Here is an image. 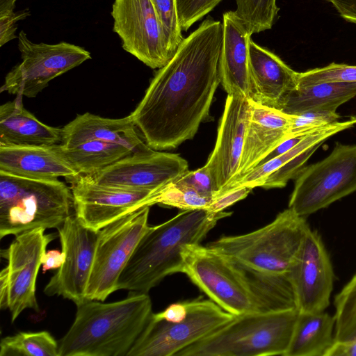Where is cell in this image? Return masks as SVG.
<instances>
[{
    "instance_id": "obj_1",
    "label": "cell",
    "mask_w": 356,
    "mask_h": 356,
    "mask_svg": "<svg viewBox=\"0 0 356 356\" xmlns=\"http://www.w3.org/2000/svg\"><path fill=\"white\" fill-rule=\"evenodd\" d=\"M222 23L207 18L152 79L130 116L154 150L173 149L193 138L209 118L220 83Z\"/></svg>"
},
{
    "instance_id": "obj_2",
    "label": "cell",
    "mask_w": 356,
    "mask_h": 356,
    "mask_svg": "<svg viewBox=\"0 0 356 356\" xmlns=\"http://www.w3.org/2000/svg\"><path fill=\"white\" fill-rule=\"evenodd\" d=\"M181 254L182 273L234 316L296 309L287 275L255 272L200 243L184 245Z\"/></svg>"
},
{
    "instance_id": "obj_3",
    "label": "cell",
    "mask_w": 356,
    "mask_h": 356,
    "mask_svg": "<svg viewBox=\"0 0 356 356\" xmlns=\"http://www.w3.org/2000/svg\"><path fill=\"white\" fill-rule=\"evenodd\" d=\"M231 214L186 210L160 225L149 226L122 272L118 290L148 293L166 276L182 273L184 246L200 244L218 220Z\"/></svg>"
},
{
    "instance_id": "obj_4",
    "label": "cell",
    "mask_w": 356,
    "mask_h": 356,
    "mask_svg": "<svg viewBox=\"0 0 356 356\" xmlns=\"http://www.w3.org/2000/svg\"><path fill=\"white\" fill-rule=\"evenodd\" d=\"M86 300L76 305L75 319L58 341L59 356H127L152 314L148 293L104 303Z\"/></svg>"
},
{
    "instance_id": "obj_5",
    "label": "cell",
    "mask_w": 356,
    "mask_h": 356,
    "mask_svg": "<svg viewBox=\"0 0 356 356\" xmlns=\"http://www.w3.org/2000/svg\"><path fill=\"white\" fill-rule=\"evenodd\" d=\"M298 316L297 309L235 316L176 356H284Z\"/></svg>"
},
{
    "instance_id": "obj_6",
    "label": "cell",
    "mask_w": 356,
    "mask_h": 356,
    "mask_svg": "<svg viewBox=\"0 0 356 356\" xmlns=\"http://www.w3.org/2000/svg\"><path fill=\"white\" fill-rule=\"evenodd\" d=\"M74 207L71 188L58 179L0 171V238L37 228H58Z\"/></svg>"
},
{
    "instance_id": "obj_7",
    "label": "cell",
    "mask_w": 356,
    "mask_h": 356,
    "mask_svg": "<svg viewBox=\"0 0 356 356\" xmlns=\"http://www.w3.org/2000/svg\"><path fill=\"white\" fill-rule=\"evenodd\" d=\"M309 228L305 218L288 207L255 231L223 236L207 246L255 272L287 275Z\"/></svg>"
},
{
    "instance_id": "obj_8",
    "label": "cell",
    "mask_w": 356,
    "mask_h": 356,
    "mask_svg": "<svg viewBox=\"0 0 356 356\" xmlns=\"http://www.w3.org/2000/svg\"><path fill=\"white\" fill-rule=\"evenodd\" d=\"M186 309L165 320L152 314L127 356H176L234 318L211 300L186 301Z\"/></svg>"
},
{
    "instance_id": "obj_9",
    "label": "cell",
    "mask_w": 356,
    "mask_h": 356,
    "mask_svg": "<svg viewBox=\"0 0 356 356\" xmlns=\"http://www.w3.org/2000/svg\"><path fill=\"white\" fill-rule=\"evenodd\" d=\"M356 191V144L337 143L323 160L296 178L289 207L306 217Z\"/></svg>"
},
{
    "instance_id": "obj_10",
    "label": "cell",
    "mask_w": 356,
    "mask_h": 356,
    "mask_svg": "<svg viewBox=\"0 0 356 356\" xmlns=\"http://www.w3.org/2000/svg\"><path fill=\"white\" fill-rule=\"evenodd\" d=\"M149 207L127 213L99 230L86 299L103 302L118 290L122 272L149 227Z\"/></svg>"
},
{
    "instance_id": "obj_11",
    "label": "cell",
    "mask_w": 356,
    "mask_h": 356,
    "mask_svg": "<svg viewBox=\"0 0 356 356\" xmlns=\"http://www.w3.org/2000/svg\"><path fill=\"white\" fill-rule=\"evenodd\" d=\"M17 38L22 62L6 74L1 91L19 97H36L52 79L91 58L88 51L66 42L34 43L24 31Z\"/></svg>"
},
{
    "instance_id": "obj_12",
    "label": "cell",
    "mask_w": 356,
    "mask_h": 356,
    "mask_svg": "<svg viewBox=\"0 0 356 356\" xmlns=\"http://www.w3.org/2000/svg\"><path fill=\"white\" fill-rule=\"evenodd\" d=\"M58 230L65 260L44 288V293L62 296L77 305L88 300L86 292L99 231L85 227L75 215L68 216Z\"/></svg>"
},
{
    "instance_id": "obj_13",
    "label": "cell",
    "mask_w": 356,
    "mask_h": 356,
    "mask_svg": "<svg viewBox=\"0 0 356 356\" xmlns=\"http://www.w3.org/2000/svg\"><path fill=\"white\" fill-rule=\"evenodd\" d=\"M111 15L124 50L152 69L166 65L170 58L151 0H114Z\"/></svg>"
},
{
    "instance_id": "obj_14",
    "label": "cell",
    "mask_w": 356,
    "mask_h": 356,
    "mask_svg": "<svg viewBox=\"0 0 356 356\" xmlns=\"http://www.w3.org/2000/svg\"><path fill=\"white\" fill-rule=\"evenodd\" d=\"M300 313L325 311L330 305L334 273L320 234L308 229L287 273Z\"/></svg>"
},
{
    "instance_id": "obj_15",
    "label": "cell",
    "mask_w": 356,
    "mask_h": 356,
    "mask_svg": "<svg viewBox=\"0 0 356 356\" xmlns=\"http://www.w3.org/2000/svg\"><path fill=\"white\" fill-rule=\"evenodd\" d=\"M70 181L74 215L82 225L95 231L145 207L155 191L102 185L88 175H79Z\"/></svg>"
},
{
    "instance_id": "obj_16",
    "label": "cell",
    "mask_w": 356,
    "mask_h": 356,
    "mask_svg": "<svg viewBox=\"0 0 356 356\" xmlns=\"http://www.w3.org/2000/svg\"><path fill=\"white\" fill-rule=\"evenodd\" d=\"M37 228L16 235L2 257L8 261V309L13 323L26 309L38 312L35 282L42 257L56 236Z\"/></svg>"
},
{
    "instance_id": "obj_17",
    "label": "cell",
    "mask_w": 356,
    "mask_h": 356,
    "mask_svg": "<svg viewBox=\"0 0 356 356\" xmlns=\"http://www.w3.org/2000/svg\"><path fill=\"white\" fill-rule=\"evenodd\" d=\"M188 170L179 154L158 152L131 154L92 176L99 184L120 188L156 191Z\"/></svg>"
},
{
    "instance_id": "obj_18",
    "label": "cell",
    "mask_w": 356,
    "mask_h": 356,
    "mask_svg": "<svg viewBox=\"0 0 356 356\" xmlns=\"http://www.w3.org/2000/svg\"><path fill=\"white\" fill-rule=\"evenodd\" d=\"M250 114V99L227 95L216 145L204 165L213 178L216 193L238 176Z\"/></svg>"
},
{
    "instance_id": "obj_19",
    "label": "cell",
    "mask_w": 356,
    "mask_h": 356,
    "mask_svg": "<svg viewBox=\"0 0 356 356\" xmlns=\"http://www.w3.org/2000/svg\"><path fill=\"white\" fill-rule=\"evenodd\" d=\"M291 125V115L250 99V114L236 179L257 167L286 139Z\"/></svg>"
},
{
    "instance_id": "obj_20",
    "label": "cell",
    "mask_w": 356,
    "mask_h": 356,
    "mask_svg": "<svg viewBox=\"0 0 356 356\" xmlns=\"http://www.w3.org/2000/svg\"><path fill=\"white\" fill-rule=\"evenodd\" d=\"M220 83L227 95L251 99L249 46L251 34L234 11L223 14Z\"/></svg>"
},
{
    "instance_id": "obj_21",
    "label": "cell",
    "mask_w": 356,
    "mask_h": 356,
    "mask_svg": "<svg viewBox=\"0 0 356 356\" xmlns=\"http://www.w3.org/2000/svg\"><path fill=\"white\" fill-rule=\"evenodd\" d=\"M61 131L60 144L66 147L95 140L124 145L134 154H147L155 151L139 137L130 115L113 119L86 113L77 115Z\"/></svg>"
},
{
    "instance_id": "obj_22",
    "label": "cell",
    "mask_w": 356,
    "mask_h": 356,
    "mask_svg": "<svg viewBox=\"0 0 356 356\" xmlns=\"http://www.w3.org/2000/svg\"><path fill=\"white\" fill-rule=\"evenodd\" d=\"M249 52L251 100L277 109L284 97L297 87L298 72L252 40Z\"/></svg>"
},
{
    "instance_id": "obj_23",
    "label": "cell",
    "mask_w": 356,
    "mask_h": 356,
    "mask_svg": "<svg viewBox=\"0 0 356 356\" xmlns=\"http://www.w3.org/2000/svg\"><path fill=\"white\" fill-rule=\"evenodd\" d=\"M0 171L33 179L71 180L79 175L54 145L0 146Z\"/></svg>"
},
{
    "instance_id": "obj_24",
    "label": "cell",
    "mask_w": 356,
    "mask_h": 356,
    "mask_svg": "<svg viewBox=\"0 0 356 356\" xmlns=\"http://www.w3.org/2000/svg\"><path fill=\"white\" fill-rule=\"evenodd\" d=\"M0 106V146H47L61 143V129L47 125L28 111L17 96Z\"/></svg>"
},
{
    "instance_id": "obj_25",
    "label": "cell",
    "mask_w": 356,
    "mask_h": 356,
    "mask_svg": "<svg viewBox=\"0 0 356 356\" xmlns=\"http://www.w3.org/2000/svg\"><path fill=\"white\" fill-rule=\"evenodd\" d=\"M356 97V83L325 82L297 86L282 99L277 109L289 115L310 111H337Z\"/></svg>"
},
{
    "instance_id": "obj_26",
    "label": "cell",
    "mask_w": 356,
    "mask_h": 356,
    "mask_svg": "<svg viewBox=\"0 0 356 356\" xmlns=\"http://www.w3.org/2000/svg\"><path fill=\"white\" fill-rule=\"evenodd\" d=\"M335 318L323 312L300 313L284 356H325L334 339Z\"/></svg>"
},
{
    "instance_id": "obj_27",
    "label": "cell",
    "mask_w": 356,
    "mask_h": 356,
    "mask_svg": "<svg viewBox=\"0 0 356 356\" xmlns=\"http://www.w3.org/2000/svg\"><path fill=\"white\" fill-rule=\"evenodd\" d=\"M355 124L356 118H353L349 120L343 122L339 121L311 132L298 145L288 152L258 165L243 177L234 180L223 188L217 193L216 195L237 187L245 186L252 188L262 187L268 176L278 170L286 162L295 158L305 150L317 145L323 144L328 138L340 131L352 127Z\"/></svg>"
},
{
    "instance_id": "obj_28",
    "label": "cell",
    "mask_w": 356,
    "mask_h": 356,
    "mask_svg": "<svg viewBox=\"0 0 356 356\" xmlns=\"http://www.w3.org/2000/svg\"><path fill=\"white\" fill-rule=\"evenodd\" d=\"M79 175L93 176L116 161L134 154L129 147L115 143L88 140L74 146L54 145Z\"/></svg>"
},
{
    "instance_id": "obj_29",
    "label": "cell",
    "mask_w": 356,
    "mask_h": 356,
    "mask_svg": "<svg viewBox=\"0 0 356 356\" xmlns=\"http://www.w3.org/2000/svg\"><path fill=\"white\" fill-rule=\"evenodd\" d=\"M0 356H59L58 342L47 331L22 332L1 339Z\"/></svg>"
},
{
    "instance_id": "obj_30",
    "label": "cell",
    "mask_w": 356,
    "mask_h": 356,
    "mask_svg": "<svg viewBox=\"0 0 356 356\" xmlns=\"http://www.w3.org/2000/svg\"><path fill=\"white\" fill-rule=\"evenodd\" d=\"M335 341L356 339V273L334 298Z\"/></svg>"
},
{
    "instance_id": "obj_31",
    "label": "cell",
    "mask_w": 356,
    "mask_h": 356,
    "mask_svg": "<svg viewBox=\"0 0 356 356\" xmlns=\"http://www.w3.org/2000/svg\"><path fill=\"white\" fill-rule=\"evenodd\" d=\"M211 200L212 198L202 195L191 188L179 186L172 181L154 191L145 205L151 207L157 204L183 211L206 209Z\"/></svg>"
},
{
    "instance_id": "obj_32",
    "label": "cell",
    "mask_w": 356,
    "mask_h": 356,
    "mask_svg": "<svg viewBox=\"0 0 356 356\" xmlns=\"http://www.w3.org/2000/svg\"><path fill=\"white\" fill-rule=\"evenodd\" d=\"M237 17L252 35L270 29L280 8L276 0H236Z\"/></svg>"
},
{
    "instance_id": "obj_33",
    "label": "cell",
    "mask_w": 356,
    "mask_h": 356,
    "mask_svg": "<svg viewBox=\"0 0 356 356\" xmlns=\"http://www.w3.org/2000/svg\"><path fill=\"white\" fill-rule=\"evenodd\" d=\"M159 20L170 60L184 40L177 0H151Z\"/></svg>"
},
{
    "instance_id": "obj_34",
    "label": "cell",
    "mask_w": 356,
    "mask_h": 356,
    "mask_svg": "<svg viewBox=\"0 0 356 356\" xmlns=\"http://www.w3.org/2000/svg\"><path fill=\"white\" fill-rule=\"evenodd\" d=\"M325 82L356 83V65L332 63L323 67L298 72L297 86Z\"/></svg>"
},
{
    "instance_id": "obj_35",
    "label": "cell",
    "mask_w": 356,
    "mask_h": 356,
    "mask_svg": "<svg viewBox=\"0 0 356 356\" xmlns=\"http://www.w3.org/2000/svg\"><path fill=\"white\" fill-rule=\"evenodd\" d=\"M291 115L289 137L307 134L339 122L340 115L336 111H310Z\"/></svg>"
},
{
    "instance_id": "obj_36",
    "label": "cell",
    "mask_w": 356,
    "mask_h": 356,
    "mask_svg": "<svg viewBox=\"0 0 356 356\" xmlns=\"http://www.w3.org/2000/svg\"><path fill=\"white\" fill-rule=\"evenodd\" d=\"M321 145L312 147L286 162L268 176L262 188L269 189L284 187L290 179L298 176L308 159Z\"/></svg>"
},
{
    "instance_id": "obj_37",
    "label": "cell",
    "mask_w": 356,
    "mask_h": 356,
    "mask_svg": "<svg viewBox=\"0 0 356 356\" xmlns=\"http://www.w3.org/2000/svg\"><path fill=\"white\" fill-rule=\"evenodd\" d=\"M220 1L221 0H177L181 30L186 31L194 23L211 12Z\"/></svg>"
},
{
    "instance_id": "obj_38",
    "label": "cell",
    "mask_w": 356,
    "mask_h": 356,
    "mask_svg": "<svg viewBox=\"0 0 356 356\" xmlns=\"http://www.w3.org/2000/svg\"><path fill=\"white\" fill-rule=\"evenodd\" d=\"M172 182L191 188L200 195L212 199L216 194L213 178L204 165L195 170H186Z\"/></svg>"
},
{
    "instance_id": "obj_39",
    "label": "cell",
    "mask_w": 356,
    "mask_h": 356,
    "mask_svg": "<svg viewBox=\"0 0 356 356\" xmlns=\"http://www.w3.org/2000/svg\"><path fill=\"white\" fill-rule=\"evenodd\" d=\"M31 15L29 9L15 12L14 10L0 13V46L18 38L15 35L17 22Z\"/></svg>"
},
{
    "instance_id": "obj_40",
    "label": "cell",
    "mask_w": 356,
    "mask_h": 356,
    "mask_svg": "<svg viewBox=\"0 0 356 356\" xmlns=\"http://www.w3.org/2000/svg\"><path fill=\"white\" fill-rule=\"evenodd\" d=\"M253 188L237 187L226 191L214 196L206 210L212 213L224 211L228 207L245 199Z\"/></svg>"
},
{
    "instance_id": "obj_41",
    "label": "cell",
    "mask_w": 356,
    "mask_h": 356,
    "mask_svg": "<svg viewBox=\"0 0 356 356\" xmlns=\"http://www.w3.org/2000/svg\"><path fill=\"white\" fill-rule=\"evenodd\" d=\"M345 20L356 24V0H327Z\"/></svg>"
},
{
    "instance_id": "obj_42",
    "label": "cell",
    "mask_w": 356,
    "mask_h": 356,
    "mask_svg": "<svg viewBox=\"0 0 356 356\" xmlns=\"http://www.w3.org/2000/svg\"><path fill=\"white\" fill-rule=\"evenodd\" d=\"M310 133L302 134L288 137L282 143H281L277 147H275L273 151H271L266 156V157L259 163V165L288 152L293 147H295L296 145H298Z\"/></svg>"
},
{
    "instance_id": "obj_43",
    "label": "cell",
    "mask_w": 356,
    "mask_h": 356,
    "mask_svg": "<svg viewBox=\"0 0 356 356\" xmlns=\"http://www.w3.org/2000/svg\"><path fill=\"white\" fill-rule=\"evenodd\" d=\"M65 260V254L57 250H51L45 252L42 257V273L47 270L58 269L63 265Z\"/></svg>"
},
{
    "instance_id": "obj_44",
    "label": "cell",
    "mask_w": 356,
    "mask_h": 356,
    "mask_svg": "<svg viewBox=\"0 0 356 356\" xmlns=\"http://www.w3.org/2000/svg\"><path fill=\"white\" fill-rule=\"evenodd\" d=\"M325 356H356V339L348 341H334Z\"/></svg>"
},
{
    "instance_id": "obj_45",
    "label": "cell",
    "mask_w": 356,
    "mask_h": 356,
    "mask_svg": "<svg viewBox=\"0 0 356 356\" xmlns=\"http://www.w3.org/2000/svg\"><path fill=\"white\" fill-rule=\"evenodd\" d=\"M0 307L8 308V269L5 267L0 273Z\"/></svg>"
},
{
    "instance_id": "obj_46",
    "label": "cell",
    "mask_w": 356,
    "mask_h": 356,
    "mask_svg": "<svg viewBox=\"0 0 356 356\" xmlns=\"http://www.w3.org/2000/svg\"><path fill=\"white\" fill-rule=\"evenodd\" d=\"M17 0H0V13L14 10Z\"/></svg>"
}]
</instances>
